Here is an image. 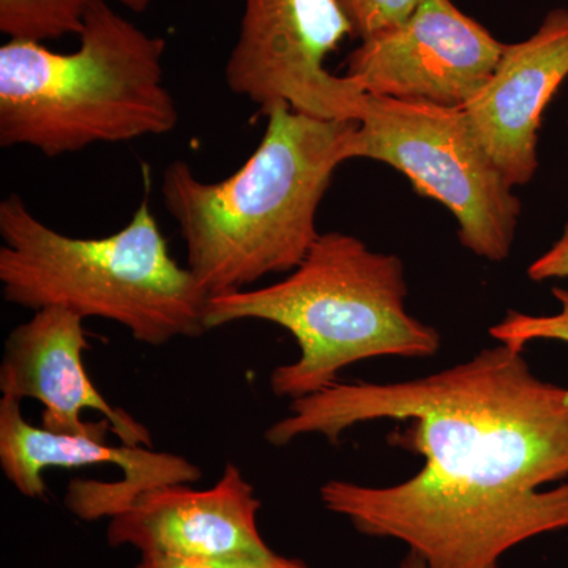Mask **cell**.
<instances>
[{
    "mask_svg": "<svg viewBox=\"0 0 568 568\" xmlns=\"http://www.w3.org/2000/svg\"><path fill=\"white\" fill-rule=\"evenodd\" d=\"M525 351H480L443 372L399 383H336L293 399L265 432L271 446L321 435L338 444L347 429L406 422L388 443L425 458L422 473L447 484L540 489L568 477V387L534 375Z\"/></svg>",
    "mask_w": 568,
    "mask_h": 568,
    "instance_id": "cell-1",
    "label": "cell"
},
{
    "mask_svg": "<svg viewBox=\"0 0 568 568\" xmlns=\"http://www.w3.org/2000/svg\"><path fill=\"white\" fill-rule=\"evenodd\" d=\"M235 173L204 182L186 162L163 173L164 207L186 248V267L209 298L293 272L320 239L317 209L347 162L357 122L325 121L278 104Z\"/></svg>",
    "mask_w": 568,
    "mask_h": 568,
    "instance_id": "cell-2",
    "label": "cell"
},
{
    "mask_svg": "<svg viewBox=\"0 0 568 568\" xmlns=\"http://www.w3.org/2000/svg\"><path fill=\"white\" fill-rule=\"evenodd\" d=\"M77 51L36 41L0 48V145L47 156L162 136L179 123L164 82L166 41L93 0Z\"/></svg>",
    "mask_w": 568,
    "mask_h": 568,
    "instance_id": "cell-3",
    "label": "cell"
},
{
    "mask_svg": "<svg viewBox=\"0 0 568 568\" xmlns=\"http://www.w3.org/2000/svg\"><path fill=\"white\" fill-rule=\"evenodd\" d=\"M405 265L343 233L321 234L284 280L209 298V331L265 321L290 332L293 364L272 372V394L291 402L335 386L347 366L377 357H433L440 335L406 310Z\"/></svg>",
    "mask_w": 568,
    "mask_h": 568,
    "instance_id": "cell-4",
    "label": "cell"
},
{
    "mask_svg": "<svg viewBox=\"0 0 568 568\" xmlns=\"http://www.w3.org/2000/svg\"><path fill=\"white\" fill-rule=\"evenodd\" d=\"M0 283L10 304L112 321L149 346L209 331V295L171 256L148 194L125 227L92 239L52 230L10 194L0 203Z\"/></svg>",
    "mask_w": 568,
    "mask_h": 568,
    "instance_id": "cell-5",
    "label": "cell"
},
{
    "mask_svg": "<svg viewBox=\"0 0 568 568\" xmlns=\"http://www.w3.org/2000/svg\"><path fill=\"white\" fill-rule=\"evenodd\" d=\"M321 500L364 536L403 541L426 568H500L511 548L568 529V481L548 491L463 487L420 470L390 487L328 480Z\"/></svg>",
    "mask_w": 568,
    "mask_h": 568,
    "instance_id": "cell-6",
    "label": "cell"
},
{
    "mask_svg": "<svg viewBox=\"0 0 568 568\" xmlns=\"http://www.w3.org/2000/svg\"><path fill=\"white\" fill-rule=\"evenodd\" d=\"M354 159L395 168L418 193L446 205L470 253L493 263L510 256L521 204L463 108L368 95L347 141Z\"/></svg>",
    "mask_w": 568,
    "mask_h": 568,
    "instance_id": "cell-7",
    "label": "cell"
},
{
    "mask_svg": "<svg viewBox=\"0 0 568 568\" xmlns=\"http://www.w3.org/2000/svg\"><path fill=\"white\" fill-rule=\"evenodd\" d=\"M224 78L267 114L278 104L325 121H361L368 93L325 69L353 28L335 0H244Z\"/></svg>",
    "mask_w": 568,
    "mask_h": 568,
    "instance_id": "cell-8",
    "label": "cell"
},
{
    "mask_svg": "<svg viewBox=\"0 0 568 568\" xmlns=\"http://www.w3.org/2000/svg\"><path fill=\"white\" fill-rule=\"evenodd\" d=\"M504 47L452 0H422L405 22L362 41L346 74L368 95L465 108L491 78Z\"/></svg>",
    "mask_w": 568,
    "mask_h": 568,
    "instance_id": "cell-9",
    "label": "cell"
},
{
    "mask_svg": "<svg viewBox=\"0 0 568 568\" xmlns=\"http://www.w3.org/2000/svg\"><path fill=\"white\" fill-rule=\"evenodd\" d=\"M99 465L119 467L122 480L71 481L65 506L84 521L114 517L149 489L190 485L203 477L200 467L181 455L125 444L114 447L106 444V437L39 428L22 416L21 402L10 396L0 398V467L21 495L44 496L43 473L51 467L74 469Z\"/></svg>",
    "mask_w": 568,
    "mask_h": 568,
    "instance_id": "cell-10",
    "label": "cell"
},
{
    "mask_svg": "<svg viewBox=\"0 0 568 568\" xmlns=\"http://www.w3.org/2000/svg\"><path fill=\"white\" fill-rule=\"evenodd\" d=\"M84 317L61 306L33 312L10 332L0 364L2 396L36 399L43 406L41 426L65 435L106 437L125 446L152 447L148 426L114 407L85 372L89 349Z\"/></svg>",
    "mask_w": 568,
    "mask_h": 568,
    "instance_id": "cell-11",
    "label": "cell"
},
{
    "mask_svg": "<svg viewBox=\"0 0 568 568\" xmlns=\"http://www.w3.org/2000/svg\"><path fill=\"white\" fill-rule=\"evenodd\" d=\"M261 500L235 465H226L212 488L168 485L141 493L110 518L111 547L141 556L260 558L274 549L257 528Z\"/></svg>",
    "mask_w": 568,
    "mask_h": 568,
    "instance_id": "cell-12",
    "label": "cell"
},
{
    "mask_svg": "<svg viewBox=\"0 0 568 568\" xmlns=\"http://www.w3.org/2000/svg\"><path fill=\"white\" fill-rule=\"evenodd\" d=\"M568 78V10L549 11L528 40L506 44L485 88L463 110L511 186L532 181L541 115Z\"/></svg>",
    "mask_w": 568,
    "mask_h": 568,
    "instance_id": "cell-13",
    "label": "cell"
},
{
    "mask_svg": "<svg viewBox=\"0 0 568 568\" xmlns=\"http://www.w3.org/2000/svg\"><path fill=\"white\" fill-rule=\"evenodd\" d=\"M93 0H0V31L10 40H59L80 36Z\"/></svg>",
    "mask_w": 568,
    "mask_h": 568,
    "instance_id": "cell-14",
    "label": "cell"
},
{
    "mask_svg": "<svg viewBox=\"0 0 568 568\" xmlns=\"http://www.w3.org/2000/svg\"><path fill=\"white\" fill-rule=\"evenodd\" d=\"M552 295L560 305L555 315L532 316L510 312L500 323L489 328V335L503 345L519 351H525L528 343L538 339H552L568 345V290L555 287Z\"/></svg>",
    "mask_w": 568,
    "mask_h": 568,
    "instance_id": "cell-15",
    "label": "cell"
},
{
    "mask_svg": "<svg viewBox=\"0 0 568 568\" xmlns=\"http://www.w3.org/2000/svg\"><path fill=\"white\" fill-rule=\"evenodd\" d=\"M362 41L405 22L422 0H335Z\"/></svg>",
    "mask_w": 568,
    "mask_h": 568,
    "instance_id": "cell-16",
    "label": "cell"
},
{
    "mask_svg": "<svg viewBox=\"0 0 568 568\" xmlns=\"http://www.w3.org/2000/svg\"><path fill=\"white\" fill-rule=\"evenodd\" d=\"M136 568H310L304 560L271 555L260 558H179V556H141Z\"/></svg>",
    "mask_w": 568,
    "mask_h": 568,
    "instance_id": "cell-17",
    "label": "cell"
},
{
    "mask_svg": "<svg viewBox=\"0 0 568 568\" xmlns=\"http://www.w3.org/2000/svg\"><path fill=\"white\" fill-rule=\"evenodd\" d=\"M528 275L534 282L568 278V216L559 241L529 265Z\"/></svg>",
    "mask_w": 568,
    "mask_h": 568,
    "instance_id": "cell-18",
    "label": "cell"
},
{
    "mask_svg": "<svg viewBox=\"0 0 568 568\" xmlns=\"http://www.w3.org/2000/svg\"><path fill=\"white\" fill-rule=\"evenodd\" d=\"M399 568H426V564L417 552L409 551L406 558L402 560V567Z\"/></svg>",
    "mask_w": 568,
    "mask_h": 568,
    "instance_id": "cell-19",
    "label": "cell"
},
{
    "mask_svg": "<svg viewBox=\"0 0 568 568\" xmlns=\"http://www.w3.org/2000/svg\"><path fill=\"white\" fill-rule=\"evenodd\" d=\"M118 2L122 3L126 9L134 11V13H142V11L148 10L151 0H118Z\"/></svg>",
    "mask_w": 568,
    "mask_h": 568,
    "instance_id": "cell-20",
    "label": "cell"
}]
</instances>
